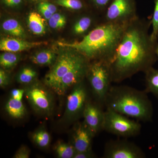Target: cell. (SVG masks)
Here are the masks:
<instances>
[{
  "mask_svg": "<svg viewBox=\"0 0 158 158\" xmlns=\"http://www.w3.org/2000/svg\"><path fill=\"white\" fill-rule=\"evenodd\" d=\"M151 21L138 16L125 30L110 63L112 82L119 83L140 72H145L157 60V41L149 33Z\"/></svg>",
  "mask_w": 158,
  "mask_h": 158,
  "instance_id": "6da1fadb",
  "label": "cell"
},
{
  "mask_svg": "<svg viewBox=\"0 0 158 158\" xmlns=\"http://www.w3.org/2000/svg\"><path fill=\"white\" fill-rule=\"evenodd\" d=\"M129 23H101L81 40L58 44L78 51L90 62L101 60L110 64Z\"/></svg>",
  "mask_w": 158,
  "mask_h": 158,
  "instance_id": "7a4b0ae2",
  "label": "cell"
},
{
  "mask_svg": "<svg viewBox=\"0 0 158 158\" xmlns=\"http://www.w3.org/2000/svg\"><path fill=\"white\" fill-rule=\"evenodd\" d=\"M106 108L138 121H152V103L145 91L126 85L111 86L105 101Z\"/></svg>",
  "mask_w": 158,
  "mask_h": 158,
  "instance_id": "3957f363",
  "label": "cell"
},
{
  "mask_svg": "<svg viewBox=\"0 0 158 158\" xmlns=\"http://www.w3.org/2000/svg\"><path fill=\"white\" fill-rule=\"evenodd\" d=\"M86 77L96 101L104 106L112 83L110 64L101 60L90 61Z\"/></svg>",
  "mask_w": 158,
  "mask_h": 158,
  "instance_id": "277c9868",
  "label": "cell"
},
{
  "mask_svg": "<svg viewBox=\"0 0 158 158\" xmlns=\"http://www.w3.org/2000/svg\"><path fill=\"white\" fill-rule=\"evenodd\" d=\"M69 49L58 55L56 60L44 77V83L52 91L59 81L72 69L82 62L89 60L78 51Z\"/></svg>",
  "mask_w": 158,
  "mask_h": 158,
  "instance_id": "5b68a950",
  "label": "cell"
},
{
  "mask_svg": "<svg viewBox=\"0 0 158 158\" xmlns=\"http://www.w3.org/2000/svg\"><path fill=\"white\" fill-rule=\"evenodd\" d=\"M110 108H106L103 130L123 138H130L139 135L141 126L138 122Z\"/></svg>",
  "mask_w": 158,
  "mask_h": 158,
  "instance_id": "8992f818",
  "label": "cell"
},
{
  "mask_svg": "<svg viewBox=\"0 0 158 158\" xmlns=\"http://www.w3.org/2000/svg\"><path fill=\"white\" fill-rule=\"evenodd\" d=\"M25 96L38 114L50 116L53 112L54 99L52 90L45 85L34 81L25 88Z\"/></svg>",
  "mask_w": 158,
  "mask_h": 158,
  "instance_id": "52a82bcc",
  "label": "cell"
},
{
  "mask_svg": "<svg viewBox=\"0 0 158 158\" xmlns=\"http://www.w3.org/2000/svg\"><path fill=\"white\" fill-rule=\"evenodd\" d=\"M89 99L88 89L84 81L75 85L67 97L64 118L73 122L83 117L84 110Z\"/></svg>",
  "mask_w": 158,
  "mask_h": 158,
  "instance_id": "ba28073f",
  "label": "cell"
},
{
  "mask_svg": "<svg viewBox=\"0 0 158 158\" xmlns=\"http://www.w3.org/2000/svg\"><path fill=\"white\" fill-rule=\"evenodd\" d=\"M138 16L134 0H113L103 14L102 23H127Z\"/></svg>",
  "mask_w": 158,
  "mask_h": 158,
  "instance_id": "9c48e42d",
  "label": "cell"
},
{
  "mask_svg": "<svg viewBox=\"0 0 158 158\" xmlns=\"http://www.w3.org/2000/svg\"><path fill=\"white\" fill-rule=\"evenodd\" d=\"M104 158H144L145 153L139 146L126 140H111L105 145Z\"/></svg>",
  "mask_w": 158,
  "mask_h": 158,
  "instance_id": "30bf717a",
  "label": "cell"
},
{
  "mask_svg": "<svg viewBox=\"0 0 158 158\" xmlns=\"http://www.w3.org/2000/svg\"><path fill=\"white\" fill-rule=\"evenodd\" d=\"M102 106L89 99L83 113L84 122L94 136L103 130L105 111L102 110Z\"/></svg>",
  "mask_w": 158,
  "mask_h": 158,
  "instance_id": "8fae6325",
  "label": "cell"
},
{
  "mask_svg": "<svg viewBox=\"0 0 158 158\" xmlns=\"http://www.w3.org/2000/svg\"><path fill=\"white\" fill-rule=\"evenodd\" d=\"M94 136L84 121L78 122L73 127L72 144L77 152L90 150H91L92 139Z\"/></svg>",
  "mask_w": 158,
  "mask_h": 158,
  "instance_id": "7c38bea8",
  "label": "cell"
},
{
  "mask_svg": "<svg viewBox=\"0 0 158 158\" xmlns=\"http://www.w3.org/2000/svg\"><path fill=\"white\" fill-rule=\"evenodd\" d=\"M47 44L46 41L29 42L15 38H3L0 41V50L3 52L16 53Z\"/></svg>",
  "mask_w": 158,
  "mask_h": 158,
  "instance_id": "4fadbf2b",
  "label": "cell"
},
{
  "mask_svg": "<svg viewBox=\"0 0 158 158\" xmlns=\"http://www.w3.org/2000/svg\"><path fill=\"white\" fill-rule=\"evenodd\" d=\"M94 19L91 15H84L79 18L74 24L73 32L74 35L85 37L93 30L91 29L94 23Z\"/></svg>",
  "mask_w": 158,
  "mask_h": 158,
  "instance_id": "5bb4252c",
  "label": "cell"
},
{
  "mask_svg": "<svg viewBox=\"0 0 158 158\" xmlns=\"http://www.w3.org/2000/svg\"><path fill=\"white\" fill-rule=\"evenodd\" d=\"M28 26L30 31L35 35H40L46 32L45 19L39 13L32 11L29 14Z\"/></svg>",
  "mask_w": 158,
  "mask_h": 158,
  "instance_id": "9a60e30c",
  "label": "cell"
},
{
  "mask_svg": "<svg viewBox=\"0 0 158 158\" xmlns=\"http://www.w3.org/2000/svg\"><path fill=\"white\" fill-rule=\"evenodd\" d=\"M5 109L9 116L14 119L23 118L27 112L22 100H18L11 97L6 102Z\"/></svg>",
  "mask_w": 158,
  "mask_h": 158,
  "instance_id": "2e32d148",
  "label": "cell"
},
{
  "mask_svg": "<svg viewBox=\"0 0 158 158\" xmlns=\"http://www.w3.org/2000/svg\"><path fill=\"white\" fill-rule=\"evenodd\" d=\"M58 55L53 51L44 50L39 51L31 57V62L36 65L45 66L52 65L56 60Z\"/></svg>",
  "mask_w": 158,
  "mask_h": 158,
  "instance_id": "e0dca14e",
  "label": "cell"
},
{
  "mask_svg": "<svg viewBox=\"0 0 158 158\" xmlns=\"http://www.w3.org/2000/svg\"><path fill=\"white\" fill-rule=\"evenodd\" d=\"M145 90L146 93H151L158 98V69L153 67L145 73Z\"/></svg>",
  "mask_w": 158,
  "mask_h": 158,
  "instance_id": "ac0fdd59",
  "label": "cell"
},
{
  "mask_svg": "<svg viewBox=\"0 0 158 158\" xmlns=\"http://www.w3.org/2000/svg\"><path fill=\"white\" fill-rule=\"evenodd\" d=\"M3 31L7 34L18 37H24L25 31L19 22L14 19H9L3 22Z\"/></svg>",
  "mask_w": 158,
  "mask_h": 158,
  "instance_id": "d6986e66",
  "label": "cell"
},
{
  "mask_svg": "<svg viewBox=\"0 0 158 158\" xmlns=\"http://www.w3.org/2000/svg\"><path fill=\"white\" fill-rule=\"evenodd\" d=\"M31 138L33 142L41 148H47L51 142L50 135L44 128L39 129L35 131L32 134Z\"/></svg>",
  "mask_w": 158,
  "mask_h": 158,
  "instance_id": "ffe728a7",
  "label": "cell"
},
{
  "mask_svg": "<svg viewBox=\"0 0 158 158\" xmlns=\"http://www.w3.org/2000/svg\"><path fill=\"white\" fill-rule=\"evenodd\" d=\"M20 59L19 56L12 52H5L0 56V65L6 70L14 68Z\"/></svg>",
  "mask_w": 158,
  "mask_h": 158,
  "instance_id": "44dd1931",
  "label": "cell"
},
{
  "mask_svg": "<svg viewBox=\"0 0 158 158\" xmlns=\"http://www.w3.org/2000/svg\"><path fill=\"white\" fill-rule=\"evenodd\" d=\"M54 149L57 156L60 158H73L77 152L72 143L68 144L62 141L58 142Z\"/></svg>",
  "mask_w": 158,
  "mask_h": 158,
  "instance_id": "7402d4cb",
  "label": "cell"
},
{
  "mask_svg": "<svg viewBox=\"0 0 158 158\" xmlns=\"http://www.w3.org/2000/svg\"><path fill=\"white\" fill-rule=\"evenodd\" d=\"M37 72L31 67H25L20 71L16 80L20 84L30 85L35 81L37 77Z\"/></svg>",
  "mask_w": 158,
  "mask_h": 158,
  "instance_id": "603a6c76",
  "label": "cell"
},
{
  "mask_svg": "<svg viewBox=\"0 0 158 158\" xmlns=\"http://www.w3.org/2000/svg\"><path fill=\"white\" fill-rule=\"evenodd\" d=\"M56 4L74 11H81L84 9V3L81 0H56Z\"/></svg>",
  "mask_w": 158,
  "mask_h": 158,
  "instance_id": "cb8c5ba5",
  "label": "cell"
},
{
  "mask_svg": "<svg viewBox=\"0 0 158 158\" xmlns=\"http://www.w3.org/2000/svg\"><path fill=\"white\" fill-rule=\"evenodd\" d=\"M48 24L52 29H61L65 26L66 23V18L63 15L55 13L48 20Z\"/></svg>",
  "mask_w": 158,
  "mask_h": 158,
  "instance_id": "d4e9b609",
  "label": "cell"
},
{
  "mask_svg": "<svg viewBox=\"0 0 158 158\" xmlns=\"http://www.w3.org/2000/svg\"><path fill=\"white\" fill-rule=\"evenodd\" d=\"M152 31L151 34L153 40L158 41V0H155V8L152 18L151 20Z\"/></svg>",
  "mask_w": 158,
  "mask_h": 158,
  "instance_id": "484cf974",
  "label": "cell"
},
{
  "mask_svg": "<svg viewBox=\"0 0 158 158\" xmlns=\"http://www.w3.org/2000/svg\"><path fill=\"white\" fill-rule=\"evenodd\" d=\"M31 151L28 148L23 145L18 150L13 156L14 158H29L30 157Z\"/></svg>",
  "mask_w": 158,
  "mask_h": 158,
  "instance_id": "4316f807",
  "label": "cell"
},
{
  "mask_svg": "<svg viewBox=\"0 0 158 158\" xmlns=\"http://www.w3.org/2000/svg\"><path fill=\"white\" fill-rule=\"evenodd\" d=\"M91 1L95 6L99 9L103 10L105 13L113 0H91Z\"/></svg>",
  "mask_w": 158,
  "mask_h": 158,
  "instance_id": "83f0119b",
  "label": "cell"
},
{
  "mask_svg": "<svg viewBox=\"0 0 158 158\" xmlns=\"http://www.w3.org/2000/svg\"><path fill=\"white\" fill-rule=\"evenodd\" d=\"M9 83V75L3 69H0V86L4 88L8 86Z\"/></svg>",
  "mask_w": 158,
  "mask_h": 158,
  "instance_id": "f1b7e54d",
  "label": "cell"
},
{
  "mask_svg": "<svg viewBox=\"0 0 158 158\" xmlns=\"http://www.w3.org/2000/svg\"><path fill=\"white\" fill-rule=\"evenodd\" d=\"M24 95H25L24 89H12L10 92V97L18 100H22Z\"/></svg>",
  "mask_w": 158,
  "mask_h": 158,
  "instance_id": "f546056e",
  "label": "cell"
},
{
  "mask_svg": "<svg viewBox=\"0 0 158 158\" xmlns=\"http://www.w3.org/2000/svg\"><path fill=\"white\" fill-rule=\"evenodd\" d=\"M94 155L91 150L84 152H76L73 158H91L94 157Z\"/></svg>",
  "mask_w": 158,
  "mask_h": 158,
  "instance_id": "4dcf8cb0",
  "label": "cell"
},
{
  "mask_svg": "<svg viewBox=\"0 0 158 158\" xmlns=\"http://www.w3.org/2000/svg\"><path fill=\"white\" fill-rule=\"evenodd\" d=\"M38 10L39 12L41 13L43 16L44 17L45 19L48 20L52 16L53 14L52 12L48 11L46 8H44L42 5L39 4L38 6Z\"/></svg>",
  "mask_w": 158,
  "mask_h": 158,
  "instance_id": "1f68e13d",
  "label": "cell"
},
{
  "mask_svg": "<svg viewBox=\"0 0 158 158\" xmlns=\"http://www.w3.org/2000/svg\"><path fill=\"white\" fill-rule=\"evenodd\" d=\"M40 5H42L43 6L46 8L49 11L52 12L53 14H55L56 12L57 7L53 4H51L50 3L47 2H42L40 3Z\"/></svg>",
  "mask_w": 158,
  "mask_h": 158,
  "instance_id": "d6a6232c",
  "label": "cell"
},
{
  "mask_svg": "<svg viewBox=\"0 0 158 158\" xmlns=\"http://www.w3.org/2000/svg\"><path fill=\"white\" fill-rule=\"evenodd\" d=\"M3 3L8 7H15L22 2V0H2Z\"/></svg>",
  "mask_w": 158,
  "mask_h": 158,
  "instance_id": "836d02e7",
  "label": "cell"
},
{
  "mask_svg": "<svg viewBox=\"0 0 158 158\" xmlns=\"http://www.w3.org/2000/svg\"><path fill=\"white\" fill-rule=\"evenodd\" d=\"M156 55L157 59L158 60V44L157 45L156 48Z\"/></svg>",
  "mask_w": 158,
  "mask_h": 158,
  "instance_id": "e575fe53",
  "label": "cell"
},
{
  "mask_svg": "<svg viewBox=\"0 0 158 158\" xmlns=\"http://www.w3.org/2000/svg\"><path fill=\"white\" fill-rule=\"evenodd\" d=\"M39 1V0H32V1H33V2H35V1Z\"/></svg>",
  "mask_w": 158,
  "mask_h": 158,
  "instance_id": "d590c367",
  "label": "cell"
},
{
  "mask_svg": "<svg viewBox=\"0 0 158 158\" xmlns=\"http://www.w3.org/2000/svg\"><path fill=\"white\" fill-rule=\"evenodd\" d=\"M31 1H32V0H31Z\"/></svg>",
  "mask_w": 158,
  "mask_h": 158,
  "instance_id": "8d00e7d4",
  "label": "cell"
}]
</instances>
